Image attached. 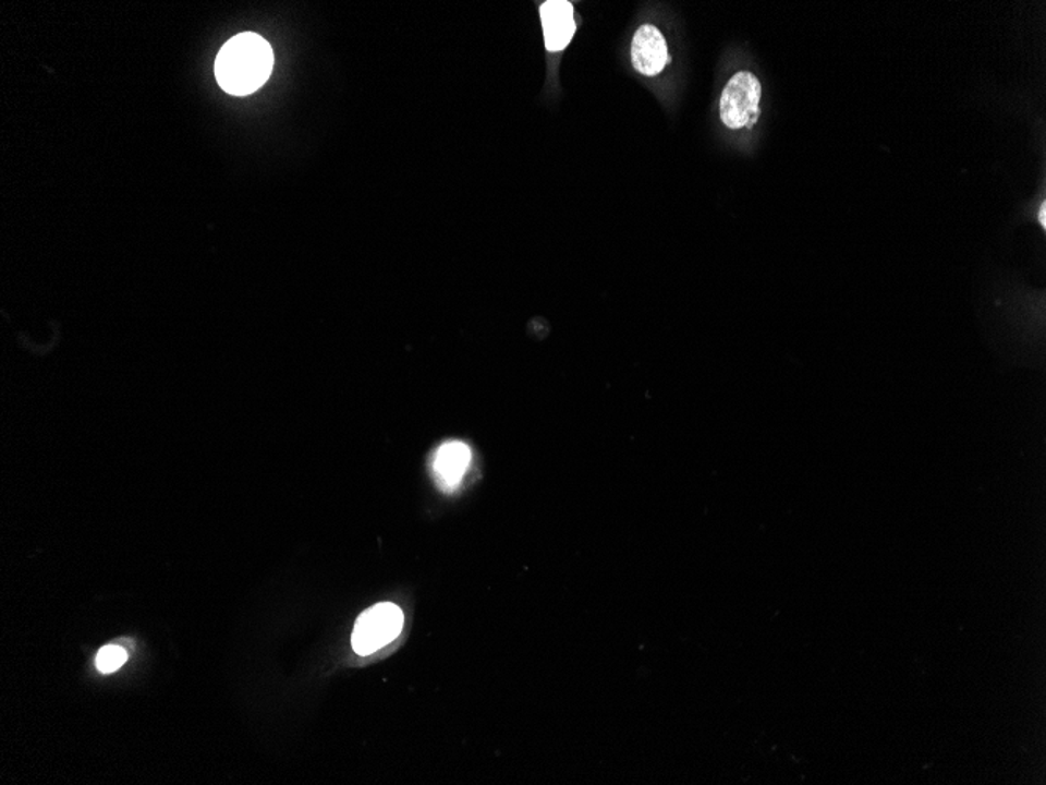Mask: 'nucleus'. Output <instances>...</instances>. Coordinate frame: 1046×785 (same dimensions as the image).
Listing matches in <instances>:
<instances>
[{"label": "nucleus", "mask_w": 1046, "mask_h": 785, "mask_svg": "<svg viewBox=\"0 0 1046 785\" xmlns=\"http://www.w3.org/2000/svg\"><path fill=\"white\" fill-rule=\"evenodd\" d=\"M1038 224H1041L1042 229H1046V203L1041 204V209H1038Z\"/></svg>", "instance_id": "6e6552de"}, {"label": "nucleus", "mask_w": 1046, "mask_h": 785, "mask_svg": "<svg viewBox=\"0 0 1046 785\" xmlns=\"http://www.w3.org/2000/svg\"><path fill=\"white\" fill-rule=\"evenodd\" d=\"M762 85L754 74L741 71L730 78L721 96L722 123L733 131L752 128L761 114Z\"/></svg>", "instance_id": "7ed1b4c3"}, {"label": "nucleus", "mask_w": 1046, "mask_h": 785, "mask_svg": "<svg viewBox=\"0 0 1046 785\" xmlns=\"http://www.w3.org/2000/svg\"><path fill=\"white\" fill-rule=\"evenodd\" d=\"M575 12L573 5L568 0H550L540 7V21H543L544 38H546V48L551 52H560L568 48L569 43L575 35Z\"/></svg>", "instance_id": "39448f33"}, {"label": "nucleus", "mask_w": 1046, "mask_h": 785, "mask_svg": "<svg viewBox=\"0 0 1046 785\" xmlns=\"http://www.w3.org/2000/svg\"><path fill=\"white\" fill-rule=\"evenodd\" d=\"M632 62L636 71L644 75H657L669 62L668 45L660 31L654 25L637 28L632 43Z\"/></svg>", "instance_id": "20e7f679"}, {"label": "nucleus", "mask_w": 1046, "mask_h": 785, "mask_svg": "<svg viewBox=\"0 0 1046 785\" xmlns=\"http://www.w3.org/2000/svg\"><path fill=\"white\" fill-rule=\"evenodd\" d=\"M471 461L472 450L469 449L467 444L461 440L442 444L436 450L435 462H433L437 485L443 491L457 490Z\"/></svg>", "instance_id": "423d86ee"}, {"label": "nucleus", "mask_w": 1046, "mask_h": 785, "mask_svg": "<svg viewBox=\"0 0 1046 785\" xmlns=\"http://www.w3.org/2000/svg\"><path fill=\"white\" fill-rule=\"evenodd\" d=\"M273 63V50L260 35L240 34L221 48L215 75L229 95L246 96L268 81Z\"/></svg>", "instance_id": "f257e3e1"}, {"label": "nucleus", "mask_w": 1046, "mask_h": 785, "mask_svg": "<svg viewBox=\"0 0 1046 785\" xmlns=\"http://www.w3.org/2000/svg\"><path fill=\"white\" fill-rule=\"evenodd\" d=\"M403 626L404 615L399 605L382 602L367 608L354 624L351 636L354 652L360 655L375 654L397 640Z\"/></svg>", "instance_id": "f03ea898"}, {"label": "nucleus", "mask_w": 1046, "mask_h": 785, "mask_svg": "<svg viewBox=\"0 0 1046 785\" xmlns=\"http://www.w3.org/2000/svg\"><path fill=\"white\" fill-rule=\"evenodd\" d=\"M127 661V652L124 651L121 647H114V644H109V647H104L98 652V657H96V666L100 673L109 674L114 673L117 669H120Z\"/></svg>", "instance_id": "0eeeda50"}]
</instances>
